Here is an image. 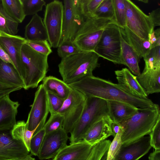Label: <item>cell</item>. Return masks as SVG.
I'll return each instance as SVG.
<instances>
[{
  "mask_svg": "<svg viewBox=\"0 0 160 160\" xmlns=\"http://www.w3.org/2000/svg\"><path fill=\"white\" fill-rule=\"evenodd\" d=\"M68 85L87 97H97L106 101L123 102L138 108L151 107L155 104L148 98H142L130 95L117 84L93 75Z\"/></svg>",
  "mask_w": 160,
  "mask_h": 160,
  "instance_id": "6da1fadb",
  "label": "cell"
},
{
  "mask_svg": "<svg viewBox=\"0 0 160 160\" xmlns=\"http://www.w3.org/2000/svg\"><path fill=\"white\" fill-rule=\"evenodd\" d=\"M160 119L159 105L139 108L130 117L119 123L122 132V144H127L149 134L158 119Z\"/></svg>",
  "mask_w": 160,
  "mask_h": 160,
  "instance_id": "7a4b0ae2",
  "label": "cell"
},
{
  "mask_svg": "<svg viewBox=\"0 0 160 160\" xmlns=\"http://www.w3.org/2000/svg\"><path fill=\"white\" fill-rule=\"evenodd\" d=\"M99 57L94 52L82 51L62 59L58 67L62 80L70 84L93 75L100 66Z\"/></svg>",
  "mask_w": 160,
  "mask_h": 160,
  "instance_id": "3957f363",
  "label": "cell"
},
{
  "mask_svg": "<svg viewBox=\"0 0 160 160\" xmlns=\"http://www.w3.org/2000/svg\"><path fill=\"white\" fill-rule=\"evenodd\" d=\"M21 57L23 88L28 90L37 87L48 72V56L36 51L25 43L22 48Z\"/></svg>",
  "mask_w": 160,
  "mask_h": 160,
  "instance_id": "277c9868",
  "label": "cell"
},
{
  "mask_svg": "<svg viewBox=\"0 0 160 160\" xmlns=\"http://www.w3.org/2000/svg\"><path fill=\"white\" fill-rule=\"evenodd\" d=\"M87 97L82 114L70 133V143L82 140L93 124L102 117L108 115L106 101L97 97Z\"/></svg>",
  "mask_w": 160,
  "mask_h": 160,
  "instance_id": "5b68a950",
  "label": "cell"
},
{
  "mask_svg": "<svg viewBox=\"0 0 160 160\" xmlns=\"http://www.w3.org/2000/svg\"><path fill=\"white\" fill-rule=\"evenodd\" d=\"M111 23L115 24L112 19L86 18L73 42L82 51L94 52L104 29Z\"/></svg>",
  "mask_w": 160,
  "mask_h": 160,
  "instance_id": "8992f818",
  "label": "cell"
},
{
  "mask_svg": "<svg viewBox=\"0 0 160 160\" xmlns=\"http://www.w3.org/2000/svg\"><path fill=\"white\" fill-rule=\"evenodd\" d=\"M94 52L99 57L115 64H121L120 28L111 23L104 29Z\"/></svg>",
  "mask_w": 160,
  "mask_h": 160,
  "instance_id": "52a82bcc",
  "label": "cell"
},
{
  "mask_svg": "<svg viewBox=\"0 0 160 160\" xmlns=\"http://www.w3.org/2000/svg\"><path fill=\"white\" fill-rule=\"evenodd\" d=\"M64 6L62 2L54 0L46 6L44 24L47 30L48 41L51 47L57 48L62 34Z\"/></svg>",
  "mask_w": 160,
  "mask_h": 160,
  "instance_id": "ba28073f",
  "label": "cell"
},
{
  "mask_svg": "<svg viewBox=\"0 0 160 160\" xmlns=\"http://www.w3.org/2000/svg\"><path fill=\"white\" fill-rule=\"evenodd\" d=\"M87 98L84 94L72 88L68 97L57 112L63 117L62 128L67 133L72 131L83 111Z\"/></svg>",
  "mask_w": 160,
  "mask_h": 160,
  "instance_id": "9c48e42d",
  "label": "cell"
},
{
  "mask_svg": "<svg viewBox=\"0 0 160 160\" xmlns=\"http://www.w3.org/2000/svg\"><path fill=\"white\" fill-rule=\"evenodd\" d=\"M126 11V27L140 38L148 40L149 35L154 30L148 15L129 0H124Z\"/></svg>",
  "mask_w": 160,
  "mask_h": 160,
  "instance_id": "30bf717a",
  "label": "cell"
},
{
  "mask_svg": "<svg viewBox=\"0 0 160 160\" xmlns=\"http://www.w3.org/2000/svg\"><path fill=\"white\" fill-rule=\"evenodd\" d=\"M63 3V29L59 44L65 41L73 42L86 19L81 10L79 0H65Z\"/></svg>",
  "mask_w": 160,
  "mask_h": 160,
  "instance_id": "8fae6325",
  "label": "cell"
},
{
  "mask_svg": "<svg viewBox=\"0 0 160 160\" xmlns=\"http://www.w3.org/2000/svg\"><path fill=\"white\" fill-rule=\"evenodd\" d=\"M49 112L48 92L42 84L35 93L34 101L26 122L27 128L30 131L37 128L34 134L38 132L43 127Z\"/></svg>",
  "mask_w": 160,
  "mask_h": 160,
  "instance_id": "7c38bea8",
  "label": "cell"
},
{
  "mask_svg": "<svg viewBox=\"0 0 160 160\" xmlns=\"http://www.w3.org/2000/svg\"><path fill=\"white\" fill-rule=\"evenodd\" d=\"M12 129H0V159L18 160L29 154L23 143L13 138Z\"/></svg>",
  "mask_w": 160,
  "mask_h": 160,
  "instance_id": "4fadbf2b",
  "label": "cell"
},
{
  "mask_svg": "<svg viewBox=\"0 0 160 160\" xmlns=\"http://www.w3.org/2000/svg\"><path fill=\"white\" fill-rule=\"evenodd\" d=\"M69 137L62 128L46 134L38 155L39 159L53 158L58 153L67 145Z\"/></svg>",
  "mask_w": 160,
  "mask_h": 160,
  "instance_id": "5bb4252c",
  "label": "cell"
},
{
  "mask_svg": "<svg viewBox=\"0 0 160 160\" xmlns=\"http://www.w3.org/2000/svg\"><path fill=\"white\" fill-rule=\"evenodd\" d=\"M26 41L25 38L20 36L0 32V44L9 57L21 78L22 65L21 52L22 46Z\"/></svg>",
  "mask_w": 160,
  "mask_h": 160,
  "instance_id": "9a60e30c",
  "label": "cell"
},
{
  "mask_svg": "<svg viewBox=\"0 0 160 160\" xmlns=\"http://www.w3.org/2000/svg\"><path fill=\"white\" fill-rule=\"evenodd\" d=\"M150 137L144 136L127 144H122L115 160H138L151 148Z\"/></svg>",
  "mask_w": 160,
  "mask_h": 160,
  "instance_id": "2e32d148",
  "label": "cell"
},
{
  "mask_svg": "<svg viewBox=\"0 0 160 160\" xmlns=\"http://www.w3.org/2000/svg\"><path fill=\"white\" fill-rule=\"evenodd\" d=\"M118 85L123 91L133 96L142 98H148V95L138 81L136 76L127 68L115 71Z\"/></svg>",
  "mask_w": 160,
  "mask_h": 160,
  "instance_id": "e0dca14e",
  "label": "cell"
},
{
  "mask_svg": "<svg viewBox=\"0 0 160 160\" xmlns=\"http://www.w3.org/2000/svg\"><path fill=\"white\" fill-rule=\"evenodd\" d=\"M93 146L83 140L70 143L62 149L52 160H87Z\"/></svg>",
  "mask_w": 160,
  "mask_h": 160,
  "instance_id": "ac0fdd59",
  "label": "cell"
},
{
  "mask_svg": "<svg viewBox=\"0 0 160 160\" xmlns=\"http://www.w3.org/2000/svg\"><path fill=\"white\" fill-rule=\"evenodd\" d=\"M112 121L108 115L104 116L90 128L82 140L94 146L112 135L111 126Z\"/></svg>",
  "mask_w": 160,
  "mask_h": 160,
  "instance_id": "d6986e66",
  "label": "cell"
},
{
  "mask_svg": "<svg viewBox=\"0 0 160 160\" xmlns=\"http://www.w3.org/2000/svg\"><path fill=\"white\" fill-rule=\"evenodd\" d=\"M20 105L12 101L8 94L0 99V129H12L16 123V117Z\"/></svg>",
  "mask_w": 160,
  "mask_h": 160,
  "instance_id": "ffe728a7",
  "label": "cell"
},
{
  "mask_svg": "<svg viewBox=\"0 0 160 160\" xmlns=\"http://www.w3.org/2000/svg\"><path fill=\"white\" fill-rule=\"evenodd\" d=\"M120 31L121 64L128 67L134 75L136 76H138L140 73L138 64L140 58L127 41L121 29Z\"/></svg>",
  "mask_w": 160,
  "mask_h": 160,
  "instance_id": "44dd1931",
  "label": "cell"
},
{
  "mask_svg": "<svg viewBox=\"0 0 160 160\" xmlns=\"http://www.w3.org/2000/svg\"><path fill=\"white\" fill-rule=\"evenodd\" d=\"M106 101L108 115L112 122L120 123L130 117L139 109L123 102Z\"/></svg>",
  "mask_w": 160,
  "mask_h": 160,
  "instance_id": "7402d4cb",
  "label": "cell"
},
{
  "mask_svg": "<svg viewBox=\"0 0 160 160\" xmlns=\"http://www.w3.org/2000/svg\"><path fill=\"white\" fill-rule=\"evenodd\" d=\"M25 38L28 41H48L47 30L42 18L37 14L33 16L25 27Z\"/></svg>",
  "mask_w": 160,
  "mask_h": 160,
  "instance_id": "603a6c76",
  "label": "cell"
},
{
  "mask_svg": "<svg viewBox=\"0 0 160 160\" xmlns=\"http://www.w3.org/2000/svg\"><path fill=\"white\" fill-rule=\"evenodd\" d=\"M0 83L10 87H24L23 80L14 66L0 59Z\"/></svg>",
  "mask_w": 160,
  "mask_h": 160,
  "instance_id": "cb8c5ba5",
  "label": "cell"
},
{
  "mask_svg": "<svg viewBox=\"0 0 160 160\" xmlns=\"http://www.w3.org/2000/svg\"><path fill=\"white\" fill-rule=\"evenodd\" d=\"M42 84L48 92L64 100L68 97L72 88L62 80L52 76H46Z\"/></svg>",
  "mask_w": 160,
  "mask_h": 160,
  "instance_id": "d4e9b609",
  "label": "cell"
},
{
  "mask_svg": "<svg viewBox=\"0 0 160 160\" xmlns=\"http://www.w3.org/2000/svg\"><path fill=\"white\" fill-rule=\"evenodd\" d=\"M120 28L127 41L140 58H143L151 49V45L149 41L139 37L126 27Z\"/></svg>",
  "mask_w": 160,
  "mask_h": 160,
  "instance_id": "484cf974",
  "label": "cell"
},
{
  "mask_svg": "<svg viewBox=\"0 0 160 160\" xmlns=\"http://www.w3.org/2000/svg\"><path fill=\"white\" fill-rule=\"evenodd\" d=\"M36 129L29 130L27 128L24 121H19L13 126L11 133L13 138L22 142L30 152L31 140Z\"/></svg>",
  "mask_w": 160,
  "mask_h": 160,
  "instance_id": "4316f807",
  "label": "cell"
},
{
  "mask_svg": "<svg viewBox=\"0 0 160 160\" xmlns=\"http://www.w3.org/2000/svg\"><path fill=\"white\" fill-rule=\"evenodd\" d=\"M2 4L6 12L14 21L18 23L22 22L26 16L21 0H2Z\"/></svg>",
  "mask_w": 160,
  "mask_h": 160,
  "instance_id": "83f0119b",
  "label": "cell"
},
{
  "mask_svg": "<svg viewBox=\"0 0 160 160\" xmlns=\"http://www.w3.org/2000/svg\"><path fill=\"white\" fill-rule=\"evenodd\" d=\"M18 23L14 21L6 12L0 3V32L11 35L18 32Z\"/></svg>",
  "mask_w": 160,
  "mask_h": 160,
  "instance_id": "f1b7e54d",
  "label": "cell"
},
{
  "mask_svg": "<svg viewBox=\"0 0 160 160\" xmlns=\"http://www.w3.org/2000/svg\"><path fill=\"white\" fill-rule=\"evenodd\" d=\"M116 25L124 28L126 26V11L124 0H112Z\"/></svg>",
  "mask_w": 160,
  "mask_h": 160,
  "instance_id": "f546056e",
  "label": "cell"
},
{
  "mask_svg": "<svg viewBox=\"0 0 160 160\" xmlns=\"http://www.w3.org/2000/svg\"><path fill=\"white\" fill-rule=\"evenodd\" d=\"M94 17L98 19H108L114 21L113 0H103L96 11Z\"/></svg>",
  "mask_w": 160,
  "mask_h": 160,
  "instance_id": "4dcf8cb0",
  "label": "cell"
},
{
  "mask_svg": "<svg viewBox=\"0 0 160 160\" xmlns=\"http://www.w3.org/2000/svg\"><path fill=\"white\" fill-rule=\"evenodd\" d=\"M122 130L121 128L111 142L108 150L105 153L100 160H114L118 154L122 144L121 136Z\"/></svg>",
  "mask_w": 160,
  "mask_h": 160,
  "instance_id": "1f68e13d",
  "label": "cell"
},
{
  "mask_svg": "<svg viewBox=\"0 0 160 160\" xmlns=\"http://www.w3.org/2000/svg\"><path fill=\"white\" fill-rule=\"evenodd\" d=\"M145 68H160V46L150 49L143 58Z\"/></svg>",
  "mask_w": 160,
  "mask_h": 160,
  "instance_id": "d6a6232c",
  "label": "cell"
},
{
  "mask_svg": "<svg viewBox=\"0 0 160 160\" xmlns=\"http://www.w3.org/2000/svg\"><path fill=\"white\" fill-rule=\"evenodd\" d=\"M103 0H79L82 13L85 18L94 17V13Z\"/></svg>",
  "mask_w": 160,
  "mask_h": 160,
  "instance_id": "836d02e7",
  "label": "cell"
},
{
  "mask_svg": "<svg viewBox=\"0 0 160 160\" xmlns=\"http://www.w3.org/2000/svg\"><path fill=\"white\" fill-rule=\"evenodd\" d=\"M26 16L34 15L42 10L46 4L43 0H21Z\"/></svg>",
  "mask_w": 160,
  "mask_h": 160,
  "instance_id": "e575fe53",
  "label": "cell"
},
{
  "mask_svg": "<svg viewBox=\"0 0 160 160\" xmlns=\"http://www.w3.org/2000/svg\"><path fill=\"white\" fill-rule=\"evenodd\" d=\"M58 56L62 58L82 51L72 41H65L60 43L58 47Z\"/></svg>",
  "mask_w": 160,
  "mask_h": 160,
  "instance_id": "d590c367",
  "label": "cell"
},
{
  "mask_svg": "<svg viewBox=\"0 0 160 160\" xmlns=\"http://www.w3.org/2000/svg\"><path fill=\"white\" fill-rule=\"evenodd\" d=\"M63 121V116L59 113L57 112L50 114L49 119L43 128L45 129L46 134L62 128Z\"/></svg>",
  "mask_w": 160,
  "mask_h": 160,
  "instance_id": "8d00e7d4",
  "label": "cell"
},
{
  "mask_svg": "<svg viewBox=\"0 0 160 160\" xmlns=\"http://www.w3.org/2000/svg\"><path fill=\"white\" fill-rule=\"evenodd\" d=\"M111 142L109 140H105L94 145L87 160H100L108 150Z\"/></svg>",
  "mask_w": 160,
  "mask_h": 160,
  "instance_id": "74e56055",
  "label": "cell"
},
{
  "mask_svg": "<svg viewBox=\"0 0 160 160\" xmlns=\"http://www.w3.org/2000/svg\"><path fill=\"white\" fill-rule=\"evenodd\" d=\"M46 133L43 128L33 134L30 141V155L38 156Z\"/></svg>",
  "mask_w": 160,
  "mask_h": 160,
  "instance_id": "f35d334b",
  "label": "cell"
},
{
  "mask_svg": "<svg viewBox=\"0 0 160 160\" xmlns=\"http://www.w3.org/2000/svg\"><path fill=\"white\" fill-rule=\"evenodd\" d=\"M26 44L36 51L48 56L52 51L48 41H28L26 40Z\"/></svg>",
  "mask_w": 160,
  "mask_h": 160,
  "instance_id": "ab89813d",
  "label": "cell"
},
{
  "mask_svg": "<svg viewBox=\"0 0 160 160\" xmlns=\"http://www.w3.org/2000/svg\"><path fill=\"white\" fill-rule=\"evenodd\" d=\"M48 97L49 112L50 114L57 113L62 105L64 100L48 92Z\"/></svg>",
  "mask_w": 160,
  "mask_h": 160,
  "instance_id": "60d3db41",
  "label": "cell"
},
{
  "mask_svg": "<svg viewBox=\"0 0 160 160\" xmlns=\"http://www.w3.org/2000/svg\"><path fill=\"white\" fill-rule=\"evenodd\" d=\"M149 134L151 147L155 149H160V119L157 121Z\"/></svg>",
  "mask_w": 160,
  "mask_h": 160,
  "instance_id": "b9f144b4",
  "label": "cell"
},
{
  "mask_svg": "<svg viewBox=\"0 0 160 160\" xmlns=\"http://www.w3.org/2000/svg\"><path fill=\"white\" fill-rule=\"evenodd\" d=\"M148 41L151 45V49L160 46V29L154 30L149 35Z\"/></svg>",
  "mask_w": 160,
  "mask_h": 160,
  "instance_id": "7bdbcfd3",
  "label": "cell"
},
{
  "mask_svg": "<svg viewBox=\"0 0 160 160\" xmlns=\"http://www.w3.org/2000/svg\"><path fill=\"white\" fill-rule=\"evenodd\" d=\"M151 20L154 27L160 25V8L153 10L149 15Z\"/></svg>",
  "mask_w": 160,
  "mask_h": 160,
  "instance_id": "ee69618b",
  "label": "cell"
},
{
  "mask_svg": "<svg viewBox=\"0 0 160 160\" xmlns=\"http://www.w3.org/2000/svg\"><path fill=\"white\" fill-rule=\"evenodd\" d=\"M0 59L5 62L11 63L13 65V63L9 57L2 48L0 44Z\"/></svg>",
  "mask_w": 160,
  "mask_h": 160,
  "instance_id": "f6af8a7d",
  "label": "cell"
},
{
  "mask_svg": "<svg viewBox=\"0 0 160 160\" xmlns=\"http://www.w3.org/2000/svg\"><path fill=\"white\" fill-rule=\"evenodd\" d=\"M21 89L18 87H14L6 89H0V99L6 95Z\"/></svg>",
  "mask_w": 160,
  "mask_h": 160,
  "instance_id": "bcb514c9",
  "label": "cell"
},
{
  "mask_svg": "<svg viewBox=\"0 0 160 160\" xmlns=\"http://www.w3.org/2000/svg\"><path fill=\"white\" fill-rule=\"evenodd\" d=\"M121 127L120 124L117 122H112L111 126L112 135L114 138L118 133Z\"/></svg>",
  "mask_w": 160,
  "mask_h": 160,
  "instance_id": "7dc6e473",
  "label": "cell"
},
{
  "mask_svg": "<svg viewBox=\"0 0 160 160\" xmlns=\"http://www.w3.org/2000/svg\"><path fill=\"white\" fill-rule=\"evenodd\" d=\"M148 159L149 160H160V149H155L150 154Z\"/></svg>",
  "mask_w": 160,
  "mask_h": 160,
  "instance_id": "c3c4849f",
  "label": "cell"
},
{
  "mask_svg": "<svg viewBox=\"0 0 160 160\" xmlns=\"http://www.w3.org/2000/svg\"><path fill=\"white\" fill-rule=\"evenodd\" d=\"M18 160H35V159L32 157L31 155L29 154L26 157Z\"/></svg>",
  "mask_w": 160,
  "mask_h": 160,
  "instance_id": "681fc988",
  "label": "cell"
},
{
  "mask_svg": "<svg viewBox=\"0 0 160 160\" xmlns=\"http://www.w3.org/2000/svg\"><path fill=\"white\" fill-rule=\"evenodd\" d=\"M12 87H10L0 83V89H6Z\"/></svg>",
  "mask_w": 160,
  "mask_h": 160,
  "instance_id": "f907efd6",
  "label": "cell"
},
{
  "mask_svg": "<svg viewBox=\"0 0 160 160\" xmlns=\"http://www.w3.org/2000/svg\"><path fill=\"white\" fill-rule=\"evenodd\" d=\"M138 1L144 3H148V0H138Z\"/></svg>",
  "mask_w": 160,
  "mask_h": 160,
  "instance_id": "816d5d0a",
  "label": "cell"
},
{
  "mask_svg": "<svg viewBox=\"0 0 160 160\" xmlns=\"http://www.w3.org/2000/svg\"><path fill=\"white\" fill-rule=\"evenodd\" d=\"M5 160H14V159H6Z\"/></svg>",
  "mask_w": 160,
  "mask_h": 160,
  "instance_id": "f5cc1de1",
  "label": "cell"
},
{
  "mask_svg": "<svg viewBox=\"0 0 160 160\" xmlns=\"http://www.w3.org/2000/svg\"><path fill=\"white\" fill-rule=\"evenodd\" d=\"M0 160H5L4 159H0Z\"/></svg>",
  "mask_w": 160,
  "mask_h": 160,
  "instance_id": "db71d44e",
  "label": "cell"
},
{
  "mask_svg": "<svg viewBox=\"0 0 160 160\" xmlns=\"http://www.w3.org/2000/svg\"><path fill=\"white\" fill-rule=\"evenodd\" d=\"M114 160H115V159Z\"/></svg>",
  "mask_w": 160,
  "mask_h": 160,
  "instance_id": "11a10c76",
  "label": "cell"
}]
</instances>
